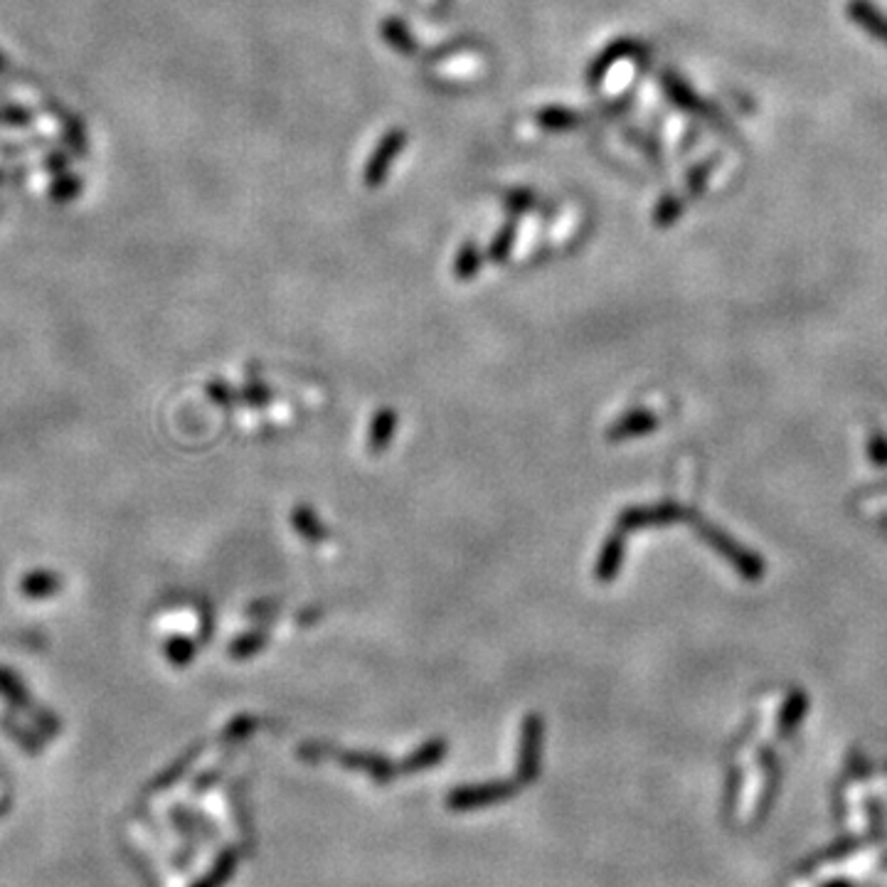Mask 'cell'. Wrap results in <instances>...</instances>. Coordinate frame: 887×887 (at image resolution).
<instances>
[{"label": "cell", "instance_id": "e0dca14e", "mask_svg": "<svg viewBox=\"0 0 887 887\" xmlns=\"http://www.w3.org/2000/svg\"><path fill=\"white\" fill-rule=\"evenodd\" d=\"M247 616H249V619H259V621L274 619V616H276V602H272V599H259V602H254L252 607L247 609Z\"/></svg>", "mask_w": 887, "mask_h": 887}, {"label": "cell", "instance_id": "ffe728a7", "mask_svg": "<svg viewBox=\"0 0 887 887\" xmlns=\"http://www.w3.org/2000/svg\"><path fill=\"white\" fill-rule=\"evenodd\" d=\"M230 865H232V863H230V858H227V860H225V863H222V865H220V868H217V870H215V873H212V875H210V878H207V880H205V883H203V885H200V887H215V885H220V883H222V880H225V878H227V873H230Z\"/></svg>", "mask_w": 887, "mask_h": 887}, {"label": "cell", "instance_id": "4fadbf2b", "mask_svg": "<svg viewBox=\"0 0 887 887\" xmlns=\"http://www.w3.org/2000/svg\"><path fill=\"white\" fill-rule=\"evenodd\" d=\"M478 267H481V257H478L476 249L474 247L461 249L459 259H456V274H459V279H471V276L478 272Z\"/></svg>", "mask_w": 887, "mask_h": 887}, {"label": "cell", "instance_id": "8992f818", "mask_svg": "<svg viewBox=\"0 0 887 887\" xmlns=\"http://www.w3.org/2000/svg\"><path fill=\"white\" fill-rule=\"evenodd\" d=\"M267 644H269V631L264 629V626H257V629H249L244 631L242 636H237V639L230 644V649H227V653H230V658H235V661H247V658L257 656Z\"/></svg>", "mask_w": 887, "mask_h": 887}, {"label": "cell", "instance_id": "9c48e42d", "mask_svg": "<svg viewBox=\"0 0 887 887\" xmlns=\"http://www.w3.org/2000/svg\"><path fill=\"white\" fill-rule=\"evenodd\" d=\"M444 754H446V742L444 740H432V742H427V745H424V747H419V750L414 752V754H410V757L405 759V764H402L400 769H402V772H422V769H427V767H432V764L442 762Z\"/></svg>", "mask_w": 887, "mask_h": 887}, {"label": "cell", "instance_id": "7c38bea8", "mask_svg": "<svg viewBox=\"0 0 887 887\" xmlns=\"http://www.w3.org/2000/svg\"><path fill=\"white\" fill-rule=\"evenodd\" d=\"M79 190H82V180L74 178V175H60V178L52 183V200H57V203H67V200H72Z\"/></svg>", "mask_w": 887, "mask_h": 887}, {"label": "cell", "instance_id": "277c9868", "mask_svg": "<svg viewBox=\"0 0 887 887\" xmlns=\"http://www.w3.org/2000/svg\"><path fill=\"white\" fill-rule=\"evenodd\" d=\"M397 422H400V417H397V412L390 410V407H382V410L375 412V417L370 419V429H368L370 451H375L377 454V451H382L392 442V437H395L397 432Z\"/></svg>", "mask_w": 887, "mask_h": 887}, {"label": "cell", "instance_id": "5bb4252c", "mask_svg": "<svg viewBox=\"0 0 887 887\" xmlns=\"http://www.w3.org/2000/svg\"><path fill=\"white\" fill-rule=\"evenodd\" d=\"M207 397H210V402H215L217 407H232L237 402L235 392H232L225 382H210V385H207Z\"/></svg>", "mask_w": 887, "mask_h": 887}, {"label": "cell", "instance_id": "30bf717a", "mask_svg": "<svg viewBox=\"0 0 887 887\" xmlns=\"http://www.w3.org/2000/svg\"><path fill=\"white\" fill-rule=\"evenodd\" d=\"M195 653H198V646H195V641L185 639V636L171 639L166 646V656L173 666H188L195 658Z\"/></svg>", "mask_w": 887, "mask_h": 887}, {"label": "cell", "instance_id": "8fae6325", "mask_svg": "<svg viewBox=\"0 0 887 887\" xmlns=\"http://www.w3.org/2000/svg\"><path fill=\"white\" fill-rule=\"evenodd\" d=\"M272 397H274L272 390H269L267 385H262V382H249L247 387H242V390L235 392L237 402H244V405H252V407L269 405V402H272Z\"/></svg>", "mask_w": 887, "mask_h": 887}, {"label": "cell", "instance_id": "7a4b0ae2", "mask_svg": "<svg viewBox=\"0 0 887 887\" xmlns=\"http://www.w3.org/2000/svg\"><path fill=\"white\" fill-rule=\"evenodd\" d=\"M540 742H543V720L538 715H528L523 722V740H520L518 777L520 782H533L538 777Z\"/></svg>", "mask_w": 887, "mask_h": 887}, {"label": "cell", "instance_id": "ac0fdd59", "mask_svg": "<svg viewBox=\"0 0 887 887\" xmlns=\"http://www.w3.org/2000/svg\"><path fill=\"white\" fill-rule=\"evenodd\" d=\"M254 725H257V722H254V717H247V715L237 717V720L230 725V730H227L225 737H244L247 732H252Z\"/></svg>", "mask_w": 887, "mask_h": 887}, {"label": "cell", "instance_id": "3957f363", "mask_svg": "<svg viewBox=\"0 0 887 887\" xmlns=\"http://www.w3.org/2000/svg\"><path fill=\"white\" fill-rule=\"evenodd\" d=\"M515 794V786L511 782H493V784H478V786H464V789H456L449 796V806L454 809L466 811V809H478V806L496 804V801L508 799Z\"/></svg>", "mask_w": 887, "mask_h": 887}, {"label": "cell", "instance_id": "d6986e66", "mask_svg": "<svg viewBox=\"0 0 887 887\" xmlns=\"http://www.w3.org/2000/svg\"><path fill=\"white\" fill-rule=\"evenodd\" d=\"M385 33H387V37H390L392 45L402 47V50H410L412 47V42H407V35H405V30H402L400 23H390L385 28Z\"/></svg>", "mask_w": 887, "mask_h": 887}, {"label": "cell", "instance_id": "7402d4cb", "mask_svg": "<svg viewBox=\"0 0 887 887\" xmlns=\"http://www.w3.org/2000/svg\"><path fill=\"white\" fill-rule=\"evenodd\" d=\"M5 67H8V57H5L3 52H0V72H3Z\"/></svg>", "mask_w": 887, "mask_h": 887}, {"label": "cell", "instance_id": "5b68a950", "mask_svg": "<svg viewBox=\"0 0 887 887\" xmlns=\"http://www.w3.org/2000/svg\"><path fill=\"white\" fill-rule=\"evenodd\" d=\"M291 525H294L296 533L308 540V543H323L328 538V528L321 523L316 511L308 506H296L291 511Z\"/></svg>", "mask_w": 887, "mask_h": 887}, {"label": "cell", "instance_id": "52a82bcc", "mask_svg": "<svg viewBox=\"0 0 887 887\" xmlns=\"http://www.w3.org/2000/svg\"><path fill=\"white\" fill-rule=\"evenodd\" d=\"M851 13L855 23L863 25V28L868 30L870 35L878 37V40L887 42V18L878 8H873V5L865 3V0H855L851 5Z\"/></svg>", "mask_w": 887, "mask_h": 887}, {"label": "cell", "instance_id": "44dd1931", "mask_svg": "<svg viewBox=\"0 0 887 887\" xmlns=\"http://www.w3.org/2000/svg\"><path fill=\"white\" fill-rule=\"evenodd\" d=\"M321 619V609H306V614H301L299 616V621L304 626H308V624H313V621H318Z\"/></svg>", "mask_w": 887, "mask_h": 887}, {"label": "cell", "instance_id": "6da1fadb", "mask_svg": "<svg viewBox=\"0 0 887 887\" xmlns=\"http://www.w3.org/2000/svg\"><path fill=\"white\" fill-rule=\"evenodd\" d=\"M299 757L308 759V762H318V759L333 757L338 762L345 764L348 769L355 772H365L368 777H373L375 782H390L392 777H397V767L392 762H387L380 754H368V752H341L336 747L321 745V742H306L299 747Z\"/></svg>", "mask_w": 887, "mask_h": 887}, {"label": "cell", "instance_id": "ba28073f", "mask_svg": "<svg viewBox=\"0 0 887 887\" xmlns=\"http://www.w3.org/2000/svg\"><path fill=\"white\" fill-rule=\"evenodd\" d=\"M402 143H405V136H402L400 131L385 138V143H382V146L377 148L373 163H370V166H368V185L380 183L382 175H385V171H387V163H390L392 156H395V153L400 151Z\"/></svg>", "mask_w": 887, "mask_h": 887}, {"label": "cell", "instance_id": "2e32d148", "mask_svg": "<svg viewBox=\"0 0 887 887\" xmlns=\"http://www.w3.org/2000/svg\"><path fill=\"white\" fill-rule=\"evenodd\" d=\"M511 244H513V227H506V230H503L501 235H498L496 242L491 244V259H493V262H503V259L508 257V249H511Z\"/></svg>", "mask_w": 887, "mask_h": 887}, {"label": "cell", "instance_id": "9a60e30c", "mask_svg": "<svg viewBox=\"0 0 887 887\" xmlns=\"http://www.w3.org/2000/svg\"><path fill=\"white\" fill-rule=\"evenodd\" d=\"M0 119H3L5 124H10V126H28L30 121H33V114H30L28 109H23V106L10 104V106H5L3 111H0Z\"/></svg>", "mask_w": 887, "mask_h": 887}]
</instances>
